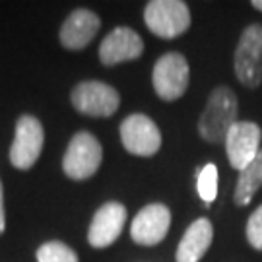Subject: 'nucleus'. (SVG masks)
I'll use <instances>...</instances> for the list:
<instances>
[{
  "label": "nucleus",
  "mask_w": 262,
  "mask_h": 262,
  "mask_svg": "<svg viewBox=\"0 0 262 262\" xmlns=\"http://www.w3.org/2000/svg\"><path fill=\"white\" fill-rule=\"evenodd\" d=\"M6 229V214H4V187L0 181V235Z\"/></svg>",
  "instance_id": "19"
},
{
  "label": "nucleus",
  "mask_w": 262,
  "mask_h": 262,
  "mask_svg": "<svg viewBox=\"0 0 262 262\" xmlns=\"http://www.w3.org/2000/svg\"><path fill=\"white\" fill-rule=\"evenodd\" d=\"M262 187V150L258 151V156L243 169L239 171V179L235 185V204L237 206H247L251 204L253 196L256 194V190Z\"/></svg>",
  "instance_id": "15"
},
{
  "label": "nucleus",
  "mask_w": 262,
  "mask_h": 262,
  "mask_svg": "<svg viewBox=\"0 0 262 262\" xmlns=\"http://www.w3.org/2000/svg\"><path fill=\"white\" fill-rule=\"evenodd\" d=\"M214 239V227L208 217H198L192 224L188 225L183 239L179 241L177 254L175 260L177 262H198L212 245Z\"/></svg>",
  "instance_id": "14"
},
{
  "label": "nucleus",
  "mask_w": 262,
  "mask_h": 262,
  "mask_svg": "<svg viewBox=\"0 0 262 262\" xmlns=\"http://www.w3.org/2000/svg\"><path fill=\"white\" fill-rule=\"evenodd\" d=\"M70 101L78 113H82L85 117H95V119H103L111 117L117 113L121 105V95L113 85L97 80H85L74 85Z\"/></svg>",
  "instance_id": "6"
},
{
  "label": "nucleus",
  "mask_w": 262,
  "mask_h": 262,
  "mask_svg": "<svg viewBox=\"0 0 262 262\" xmlns=\"http://www.w3.org/2000/svg\"><path fill=\"white\" fill-rule=\"evenodd\" d=\"M190 82V68L181 53H165L158 58L151 70V84L159 99L177 101L183 97Z\"/></svg>",
  "instance_id": "5"
},
{
  "label": "nucleus",
  "mask_w": 262,
  "mask_h": 262,
  "mask_svg": "<svg viewBox=\"0 0 262 262\" xmlns=\"http://www.w3.org/2000/svg\"><path fill=\"white\" fill-rule=\"evenodd\" d=\"M126 224V208L121 202H107L95 212L88 229V243L95 249L111 247Z\"/></svg>",
  "instance_id": "11"
},
{
  "label": "nucleus",
  "mask_w": 262,
  "mask_h": 262,
  "mask_svg": "<svg viewBox=\"0 0 262 262\" xmlns=\"http://www.w3.org/2000/svg\"><path fill=\"white\" fill-rule=\"evenodd\" d=\"M171 210L165 204H148L132 220L130 237L136 245L154 247L161 243L169 233Z\"/></svg>",
  "instance_id": "10"
},
{
  "label": "nucleus",
  "mask_w": 262,
  "mask_h": 262,
  "mask_svg": "<svg viewBox=\"0 0 262 262\" xmlns=\"http://www.w3.org/2000/svg\"><path fill=\"white\" fill-rule=\"evenodd\" d=\"M233 68L237 80L245 88L262 84V26L251 24L243 29L235 47Z\"/></svg>",
  "instance_id": "4"
},
{
  "label": "nucleus",
  "mask_w": 262,
  "mask_h": 262,
  "mask_svg": "<svg viewBox=\"0 0 262 262\" xmlns=\"http://www.w3.org/2000/svg\"><path fill=\"white\" fill-rule=\"evenodd\" d=\"M37 262H80L74 249L62 241H47L37 249Z\"/></svg>",
  "instance_id": "16"
},
{
  "label": "nucleus",
  "mask_w": 262,
  "mask_h": 262,
  "mask_svg": "<svg viewBox=\"0 0 262 262\" xmlns=\"http://www.w3.org/2000/svg\"><path fill=\"white\" fill-rule=\"evenodd\" d=\"M237 95L227 85H217L208 95V103L198 119V134L210 144L225 142L227 132L237 122Z\"/></svg>",
  "instance_id": "1"
},
{
  "label": "nucleus",
  "mask_w": 262,
  "mask_h": 262,
  "mask_svg": "<svg viewBox=\"0 0 262 262\" xmlns=\"http://www.w3.org/2000/svg\"><path fill=\"white\" fill-rule=\"evenodd\" d=\"M45 144V130L37 117L21 115L16 122L14 142L10 146V163L16 169L28 171L37 163Z\"/></svg>",
  "instance_id": "7"
},
{
  "label": "nucleus",
  "mask_w": 262,
  "mask_h": 262,
  "mask_svg": "<svg viewBox=\"0 0 262 262\" xmlns=\"http://www.w3.org/2000/svg\"><path fill=\"white\" fill-rule=\"evenodd\" d=\"M262 130L256 122L237 121L231 130L225 136V154L229 159V165L237 171H243L253 161L260 148Z\"/></svg>",
  "instance_id": "9"
},
{
  "label": "nucleus",
  "mask_w": 262,
  "mask_h": 262,
  "mask_svg": "<svg viewBox=\"0 0 262 262\" xmlns=\"http://www.w3.org/2000/svg\"><path fill=\"white\" fill-rule=\"evenodd\" d=\"M103 161V148L92 132H76L62 158V171L72 181H85L97 173Z\"/></svg>",
  "instance_id": "2"
},
{
  "label": "nucleus",
  "mask_w": 262,
  "mask_h": 262,
  "mask_svg": "<svg viewBox=\"0 0 262 262\" xmlns=\"http://www.w3.org/2000/svg\"><path fill=\"white\" fill-rule=\"evenodd\" d=\"M247 239L251 247L262 251V206L256 208L247 222Z\"/></svg>",
  "instance_id": "18"
},
{
  "label": "nucleus",
  "mask_w": 262,
  "mask_h": 262,
  "mask_svg": "<svg viewBox=\"0 0 262 262\" xmlns=\"http://www.w3.org/2000/svg\"><path fill=\"white\" fill-rule=\"evenodd\" d=\"M251 4H253V8H256L258 12H262V0H253Z\"/></svg>",
  "instance_id": "20"
},
{
  "label": "nucleus",
  "mask_w": 262,
  "mask_h": 262,
  "mask_svg": "<svg viewBox=\"0 0 262 262\" xmlns=\"http://www.w3.org/2000/svg\"><path fill=\"white\" fill-rule=\"evenodd\" d=\"M144 53V41L132 28L121 26L105 35L99 45V60L105 66H115L121 62L134 60Z\"/></svg>",
  "instance_id": "12"
},
{
  "label": "nucleus",
  "mask_w": 262,
  "mask_h": 262,
  "mask_svg": "<svg viewBox=\"0 0 262 262\" xmlns=\"http://www.w3.org/2000/svg\"><path fill=\"white\" fill-rule=\"evenodd\" d=\"M144 21L154 35L175 39L190 28V10L183 0H151L144 8Z\"/></svg>",
  "instance_id": "3"
},
{
  "label": "nucleus",
  "mask_w": 262,
  "mask_h": 262,
  "mask_svg": "<svg viewBox=\"0 0 262 262\" xmlns=\"http://www.w3.org/2000/svg\"><path fill=\"white\" fill-rule=\"evenodd\" d=\"M99 28L101 19L95 12L88 8H76L64 19L58 33V41L68 51H82L94 41Z\"/></svg>",
  "instance_id": "13"
},
{
  "label": "nucleus",
  "mask_w": 262,
  "mask_h": 262,
  "mask_svg": "<svg viewBox=\"0 0 262 262\" xmlns=\"http://www.w3.org/2000/svg\"><path fill=\"white\" fill-rule=\"evenodd\" d=\"M121 142L128 154L150 158L161 148V132L148 115L132 113L121 122Z\"/></svg>",
  "instance_id": "8"
},
{
  "label": "nucleus",
  "mask_w": 262,
  "mask_h": 262,
  "mask_svg": "<svg viewBox=\"0 0 262 262\" xmlns=\"http://www.w3.org/2000/svg\"><path fill=\"white\" fill-rule=\"evenodd\" d=\"M196 188L200 198L210 206L217 196V167L214 163H206L202 169H198Z\"/></svg>",
  "instance_id": "17"
}]
</instances>
